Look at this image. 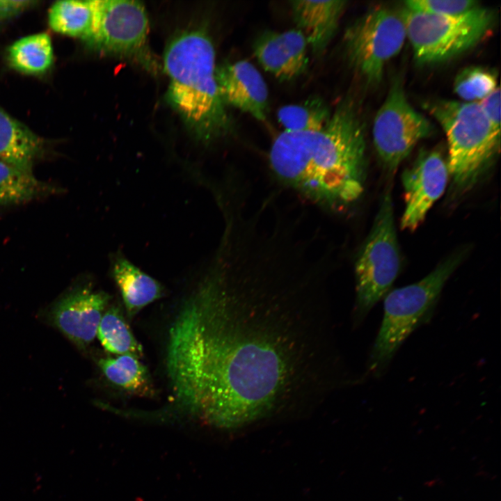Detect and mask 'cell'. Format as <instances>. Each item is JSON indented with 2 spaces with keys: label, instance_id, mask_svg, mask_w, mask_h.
I'll list each match as a JSON object with an SVG mask.
<instances>
[{
  "label": "cell",
  "instance_id": "obj_1",
  "mask_svg": "<svg viewBox=\"0 0 501 501\" xmlns=\"http://www.w3.org/2000/svg\"><path fill=\"white\" fill-rule=\"evenodd\" d=\"M275 266L240 260L212 270L181 307L166 372L175 401L192 415L236 427L299 390L308 339L292 301L302 283L270 285Z\"/></svg>",
  "mask_w": 501,
  "mask_h": 501
},
{
  "label": "cell",
  "instance_id": "obj_2",
  "mask_svg": "<svg viewBox=\"0 0 501 501\" xmlns=\"http://www.w3.org/2000/svg\"><path fill=\"white\" fill-rule=\"evenodd\" d=\"M283 184L321 206L340 209L362 195L366 180V142L356 108L344 100L317 130L283 131L269 154Z\"/></svg>",
  "mask_w": 501,
  "mask_h": 501
},
{
  "label": "cell",
  "instance_id": "obj_3",
  "mask_svg": "<svg viewBox=\"0 0 501 501\" xmlns=\"http://www.w3.org/2000/svg\"><path fill=\"white\" fill-rule=\"evenodd\" d=\"M214 50L205 32L193 30L176 36L164 55L170 81L167 100L196 137L206 143L232 129L218 87Z\"/></svg>",
  "mask_w": 501,
  "mask_h": 501
},
{
  "label": "cell",
  "instance_id": "obj_4",
  "mask_svg": "<svg viewBox=\"0 0 501 501\" xmlns=\"http://www.w3.org/2000/svg\"><path fill=\"white\" fill-rule=\"evenodd\" d=\"M425 107L445 133L453 186L457 191H467L495 161L500 149V132L479 102L435 100Z\"/></svg>",
  "mask_w": 501,
  "mask_h": 501
},
{
  "label": "cell",
  "instance_id": "obj_5",
  "mask_svg": "<svg viewBox=\"0 0 501 501\" xmlns=\"http://www.w3.org/2000/svg\"><path fill=\"white\" fill-rule=\"evenodd\" d=\"M468 252V248L454 251L420 280L387 293L383 320L370 353L371 372L379 375L403 342L429 317L446 282Z\"/></svg>",
  "mask_w": 501,
  "mask_h": 501
},
{
  "label": "cell",
  "instance_id": "obj_6",
  "mask_svg": "<svg viewBox=\"0 0 501 501\" xmlns=\"http://www.w3.org/2000/svg\"><path fill=\"white\" fill-rule=\"evenodd\" d=\"M401 11L414 59L422 65L445 61L470 49L489 33L495 22L493 11L483 6L458 17L405 6Z\"/></svg>",
  "mask_w": 501,
  "mask_h": 501
},
{
  "label": "cell",
  "instance_id": "obj_7",
  "mask_svg": "<svg viewBox=\"0 0 501 501\" xmlns=\"http://www.w3.org/2000/svg\"><path fill=\"white\" fill-rule=\"evenodd\" d=\"M401 267L393 202L388 189L382 196L372 228L355 264L356 318L361 321L392 285Z\"/></svg>",
  "mask_w": 501,
  "mask_h": 501
},
{
  "label": "cell",
  "instance_id": "obj_8",
  "mask_svg": "<svg viewBox=\"0 0 501 501\" xmlns=\"http://www.w3.org/2000/svg\"><path fill=\"white\" fill-rule=\"evenodd\" d=\"M344 39L351 67L367 84H378L387 63L400 52L406 39L401 11L375 7L347 29Z\"/></svg>",
  "mask_w": 501,
  "mask_h": 501
},
{
  "label": "cell",
  "instance_id": "obj_9",
  "mask_svg": "<svg viewBox=\"0 0 501 501\" xmlns=\"http://www.w3.org/2000/svg\"><path fill=\"white\" fill-rule=\"evenodd\" d=\"M148 34V15L140 2L95 0L93 28L87 41L99 51L133 59L155 71Z\"/></svg>",
  "mask_w": 501,
  "mask_h": 501
},
{
  "label": "cell",
  "instance_id": "obj_10",
  "mask_svg": "<svg viewBox=\"0 0 501 501\" xmlns=\"http://www.w3.org/2000/svg\"><path fill=\"white\" fill-rule=\"evenodd\" d=\"M434 132L432 123L408 102L401 79H395L372 126L374 146L383 167L395 171L416 144Z\"/></svg>",
  "mask_w": 501,
  "mask_h": 501
},
{
  "label": "cell",
  "instance_id": "obj_11",
  "mask_svg": "<svg viewBox=\"0 0 501 501\" xmlns=\"http://www.w3.org/2000/svg\"><path fill=\"white\" fill-rule=\"evenodd\" d=\"M447 159L440 151L422 150L401 175L405 207L401 228L413 232L424 220L435 202L443 194L449 177Z\"/></svg>",
  "mask_w": 501,
  "mask_h": 501
},
{
  "label": "cell",
  "instance_id": "obj_12",
  "mask_svg": "<svg viewBox=\"0 0 501 501\" xmlns=\"http://www.w3.org/2000/svg\"><path fill=\"white\" fill-rule=\"evenodd\" d=\"M110 296L88 287L77 288L63 296L50 310L55 326L79 348L88 346L97 328Z\"/></svg>",
  "mask_w": 501,
  "mask_h": 501
},
{
  "label": "cell",
  "instance_id": "obj_13",
  "mask_svg": "<svg viewBox=\"0 0 501 501\" xmlns=\"http://www.w3.org/2000/svg\"><path fill=\"white\" fill-rule=\"evenodd\" d=\"M216 80L225 105L234 106L260 121L269 111V92L259 70L246 60L216 67Z\"/></svg>",
  "mask_w": 501,
  "mask_h": 501
},
{
  "label": "cell",
  "instance_id": "obj_14",
  "mask_svg": "<svg viewBox=\"0 0 501 501\" xmlns=\"http://www.w3.org/2000/svg\"><path fill=\"white\" fill-rule=\"evenodd\" d=\"M307 40L298 29L283 32L266 31L253 45V51L262 67L275 77L289 81L308 67Z\"/></svg>",
  "mask_w": 501,
  "mask_h": 501
},
{
  "label": "cell",
  "instance_id": "obj_15",
  "mask_svg": "<svg viewBox=\"0 0 501 501\" xmlns=\"http://www.w3.org/2000/svg\"><path fill=\"white\" fill-rule=\"evenodd\" d=\"M295 22L315 54L326 49L337 29L346 1L297 0L290 1Z\"/></svg>",
  "mask_w": 501,
  "mask_h": 501
},
{
  "label": "cell",
  "instance_id": "obj_16",
  "mask_svg": "<svg viewBox=\"0 0 501 501\" xmlns=\"http://www.w3.org/2000/svg\"><path fill=\"white\" fill-rule=\"evenodd\" d=\"M111 272L117 285L129 317L163 294L161 285L141 270L121 253L111 258Z\"/></svg>",
  "mask_w": 501,
  "mask_h": 501
},
{
  "label": "cell",
  "instance_id": "obj_17",
  "mask_svg": "<svg viewBox=\"0 0 501 501\" xmlns=\"http://www.w3.org/2000/svg\"><path fill=\"white\" fill-rule=\"evenodd\" d=\"M44 141L23 123L0 107V160L33 173L43 152Z\"/></svg>",
  "mask_w": 501,
  "mask_h": 501
},
{
  "label": "cell",
  "instance_id": "obj_18",
  "mask_svg": "<svg viewBox=\"0 0 501 501\" xmlns=\"http://www.w3.org/2000/svg\"><path fill=\"white\" fill-rule=\"evenodd\" d=\"M95 17V1H59L49 12V24L55 32L79 37H90Z\"/></svg>",
  "mask_w": 501,
  "mask_h": 501
},
{
  "label": "cell",
  "instance_id": "obj_19",
  "mask_svg": "<svg viewBox=\"0 0 501 501\" xmlns=\"http://www.w3.org/2000/svg\"><path fill=\"white\" fill-rule=\"evenodd\" d=\"M8 61L13 68L22 72H45L53 62L50 37L41 33L20 38L10 47Z\"/></svg>",
  "mask_w": 501,
  "mask_h": 501
},
{
  "label": "cell",
  "instance_id": "obj_20",
  "mask_svg": "<svg viewBox=\"0 0 501 501\" xmlns=\"http://www.w3.org/2000/svg\"><path fill=\"white\" fill-rule=\"evenodd\" d=\"M98 364L113 384L134 394L150 395L152 389L149 373L138 358L120 355L117 358H102Z\"/></svg>",
  "mask_w": 501,
  "mask_h": 501
},
{
  "label": "cell",
  "instance_id": "obj_21",
  "mask_svg": "<svg viewBox=\"0 0 501 501\" xmlns=\"http://www.w3.org/2000/svg\"><path fill=\"white\" fill-rule=\"evenodd\" d=\"M97 335L107 351L120 355H131L138 358L143 355L141 345L134 337L122 312L111 307L104 312Z\"/></svg>",
  "mask_w": 501,
  "mask_h": 501
},
{
  "label": "cell",
  "instance_id": "obj_22",
  "mask_svg": "<svg viewBox=\"0 0 501 501\" xmlns=\"http://www.w3.org/2000/svg\"><path fill=\"white\" fill-rule=\"evenodd\" d=\"M52 190L27 173L0 160V205L23 203Z\"/></svg>",
  "mask_w": 501,
  "mask_h": 501
},
{
  "label": "cell",
  "instance_id": "obj_23",
  "mask_svg": "<svg viewBox=\"0 0 501 501\" xmlns=\"http://www.w3.org/2000/svg\"><path fill=\"white\" fill-rule=\"evenodd\" d=\"M331 116L328 106L321 99L312 97L303 103L282 106L277 113L285 132H301L322 128Z\"/></svg>",
  "mask_w": 501,
  "mask_h": 501
},
{
  "label": "cell",
  "instance_id": "obj_24",
  "mask_svg": "<svg viewBox=\"0 0 501 501\" xmlns=\"http://www.w3.org/2000/svg\"><path fill=\"white\" fill-rule=\"evenodd\" d=\"M497 87L495 72L482 67L463 69L454 82V93L466 102H479Z\"/></svg>",
  "mask_w": 501,
  "mask_h": 501
},
{
  "label": "cell",
  "instance_id": "obj_25",
  "mask_svg": "<svg viewBox=\"0 0 501 501\" xmlns=\"http://www.w3.org/2000/svg\"><path fill=\"white\" fill-rule=\"evenodd\" d=\"M405 7L437 15L458 17L470 14L482 6L475 0H411Z\"/></svg>",
  "mask_w": 501,
  "mask_h": 501
},
{
  "label": "cell",
  "instance_id": "obj_26",
  "mask_svg": "<svg viewBox=\"0 0 501 501\" xmlns=\"http://www.w3.org/2000/svg\"><path fill=\"white\" fill-rule=\"evenodd\" d=\"M484 113L493 127L500 132V89L498 86L488 95L479 102Z\"/></svg>",
  "mask_w": 501,
  "mask_h": 501
},
{
  "label": "cell",
  "instance_id": "obj_27",
  "mask_svg": "<svg viewBox=\"0 0 501 501\" xmlns=\"http://www.w3.org/2000/svg\"><path fill=\"white\" fill-rule=\"evenodd\" d=\"M34 1H2L0 0V23L18 15L32 6Z\"/></svg>",
  "mask_w": 501,
  "mask_h": 501
}]
</instances>
